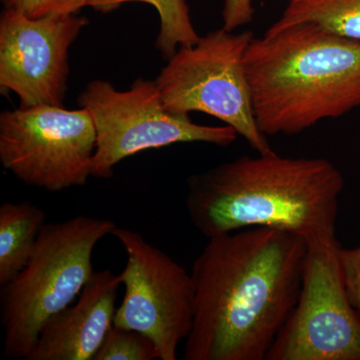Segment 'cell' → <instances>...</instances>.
<instances>
[{
    "label": "cell",
    "instance_id": "obj_1",
    "mask_svg": "<svg viewBox=\"0 0 360 360\" xmlns=\"http://www.w3.org/2000/svg\"><path fill=\"white\" fill-rule=\"evenodd\" d=\"M307 241L271 226L208 238L193 265L184 360H264L302 291Z\"/></svg>",
    "mask_w": 360,
    "mask_h": 360
},
{
    "label": "cell",
    "instance_id": "obj_2",
    "mask_svg": "<svg viewBox=\"0 0 360 360\" xmlns=\"http://www.w3.org/2000/svg\"><path fill=\"white\" fill-rule=\"evenodd\" d=\"M340 170L326 158L243 155L187 180L186 206L205 238L253 226L298 234L307 243L335 238Z\"/></svg>",
    "mask_w": 360,
    "mask_h": 360
},
{
    "label": "cell",
    "instance_id": "obj_3",
    "mask_svg": "<svg viewBox=\"0 0 360 360\" xmlns=\"http://www.w3.org/2000/svg\"><path fill=\"white\" fill-rule=\"evenodd\" d=\"M262 134H296L360 106V41L314 23L266 32L245 56Z\"/></svg>",
    "mask_w": 360,
    "mask_h": 360
},
{
    "label": "cell",
    "instance_id": "obj_4",
    "mask_svg": "<svg viewBox=\"0 0 360 360\" xmlns=\"http://www.w3.org/2000/svg\"><path fill=\"white\" fill-rule=\"evenodd\" d=\"M115 226L85 215L44 225L25 269L0 290L4 359H26L47 322L84 290L94 248Z\"/></svg>",
    "mask_w": 360,
    "mask_h": 360
},
{
    "label": "cell",
    "instance_id": "obj_5",
    "mask_svg": "<svg viewBox=\"0 0 360 360\" xmlns=\"http://www.w3.org/2000/svg\"><path fill=\"white\" fill-rule=\"evenodd\" d=\"M255 35L250 30L207 33L195 44L180 46L155 79L168 111H193L221 120L243 136L259 155L271 153L260 131L245 68L246 49Z\"/></svg>",
    "mask_w": 360,
    "mask_h": 360
},
{
    "label": "cell",
    "instance_id": "obj_6",
    "mask_svg": "<svg viewBox=\"0 0 360 360\" xmlns=\"http://www.w3.org/2000/svg\"><path fill=\"white\" fill-rule=\"evenodd\" d=\"M77 103L89 111L96 127L91 170L96 179H110L120 161L148 149L184 142L227 148L238 136L229 125L196 124L189 115L170 112L156 82L143 78H137L127 90L116 89L106 80H92Z\"/></svg>",
    "mask_w": 360,
    "mask_h": 360
},
{
    "label": "cell",
    "instance_id": "obj_7",
    "mask_svg": "<svg viewBox=\"0 0 360 360\" xmlns=\"http://www.w3.org/2000/svg\"><path fill=\"white\" fill-rule=\"evenodd\" d=\"M96 149V127L84 108L37 105L0 115V161L35 188L58 193L84 186Z\"/></svg>",
    "mask_w": 360,
    "mask_h": 360
},
{
    "label": "cell",
    "instance_id": "obj_8",
    "mask_svg": "<svg viewBox=\"0 0 360 360\" xmlns=\"http://www.w3.org/2000/svg\"><path fill=\"white\" fill-rule=\"evenodd\" d=\"M335 238L307 243L302 291L266 360H360L354 309Z\"/></svg>",
    "mask_w": 360,
    "mask_h": 360
},
{
    "label": "cell",
    "instance_id": "obj_9",
    "mask_svg": "<svg viewBox=\"0 0 360 360\" xmlns=\"http://www.w3.org/2000/svg\"><path fill=\"white\" fill-rule=\"evenodd\" d=\"M111 236L127 255L120 274L125 291L116 309L115 326L148 336L158 347L160 359H176L179 343L193 328L191 274L139 232L116 225Z\"/></svg>",
    "mask_w": 360,
    "mask_h": 360
},
{
    "label": "cell",
    "instance_id": "obj_10",
    "mask_svg": "<svg viewBox=\"0 0 360 360\" xmlns=\"http://www.w3.org/2000/svg\"><path fill=\"white\" fill-rule=\"evenodd\" d=\"M77 14L30 18L4 8L0 18V86L13 92L20 108L63 106L70 49L85 26Z\"/></svg>",
    "mask_w": 360,
    "mask_h": 360
},
{
    "label": "cell",
    "instance_id": "obj_11",
    "mask_svg": "<svg viewBox=\"0 0 360 360\" xmlns=\"http://www.w3.org/2000/svg\"><path fill=\"white\" fill-rule=\"evenodd\" d=\"M120 274L94 271L75 305L52 317L26 360H94L115 324Z\"/></svg>",
    "mask_w": 360,
    "mask_h": 360
},
{
    "label": "cell",
    "instance_id": "obj_12",
    "mask_svg": "<svg viewBox=\"0 0 360 360\" xmlns=\"http://www.w3.org/2000/svg\"><path fill=\"white\" fill-rule=\"evenodd\" d=\"M45 224L46 213L30 201L0 206V285L25 269Z\"/></svg>",
    "mask_w": 360,
    "mask_h": 360
},
{
    "label": "cell",
    "instance_id": "obj_13",
    "mask_svg": "<svg viewBox=\"0 0 360 360\" xmlns=\"http://www.w3.org/2000/svg\"><path fill=\"white\" fill-rule=\"evenodd\" d=\"M307 22L360 41V0H288L283 15L267 32Z\"/></svg>",
    "mask_w": 360,
    "mask_h": 360
},
{
    "label": "cell",
    "instance_id": "obj_14",
    "mask_svg": "<svg viewBox=\"0 0 360 360\" xmlns=\"http://www.w3.org/2000/svg\"><path fill=\"white\" fill-rule=\"evenodd\" d=\"M131 1L146 2L158 11L160 32L155 46L167 60L180 46L195 44L200 39L201 37L194 30L186 0H87L86 6L108 13Z\"/></svg>",
    "mask_w": 360,
    "mask_h": 360
},
{
    "label": "cell",
    "instance_id": "obj_15",
    "mask_svg": "<svg viewBox=\"0 0 360 360\" xmlns=\"http://www.w3.org/2000/svg\"><path fill=\"white\" fill-rule=\"evenodd\" d=\"M160 359L153 340L132 329L113 324L94 360Z\"/></svg>",
    "mask_w": 360,
    "mask_h": 360
},
{
    "label": "cell",
    "instance_id": "obj_16",
    "mask_svg": "<svg viewBox=\"0 0 360 360\" xmlns=\"http://www.w3.org/2000/svg\"><path fill=\"white\" fill-rule=\"evenodd\" d=\"M4 8L20 11L30 18L51 14H77L86 7L87 0H2Z\"/></svg>",
    "mask_w": 360,
    "mask_h": 360
},
{
    "label": "cell",
    "instance_id": "obj_17",
    "mask_svg": "<svg viewBox=\"0 0 360 360\" xmlns=\"http://www.w3.org/2000/svg\"><path fill=\"white\" fill-rule=\"evenodd\" d=\"M340 258L348 296L360 314V246L354 250L340 248Z\"/></svg>",
    "mask_w": 360,
    "mask_h": 360
},
{
    "label": "cell",
    "instance_id": "obj_18",
    "mask_svg": "<svg viewBox=\"0 0 360 360\" xmlns=\"http://www.w3.org/2000/svg\"><path fill=\"white\" fill-rule=\"evenodd\" d=\"M253 0H224V28L233 32L240 26L248 25L253 20L255 8Z\"/></svg>",
    "mask_w": 360,
    "mask_h": 360
}]
</instances>
